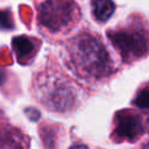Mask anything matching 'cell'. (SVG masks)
<instances>
[{"mask_svg": "<svg viewBox=\"0 0 149 149\" xmlns=\"http://www.w3.org/2000/svg\"><path fill=\"white\" fill-rule=\"evenodd\" d=\"M65 63L76 77L98 81L112 76L115 64L101 41L93 33L81 31L65 43Z\"/></svg>", "mask_w": 149, "mask_h": 149, "instance_id": "cell-1", "label": "cell"}, {"mask_svg": "<svg viewBox=\"0 0 149 149\" xmlns=\"http://www.w3.org/2000/svg\"><path fill=\"white\" fill-rule=\"evenodd\" d=\"M107 37L125 63H133L149 55V20L143 15H129L107 30Z\"/></svg>", "mask_w": 149, "mask_h": 149, "instance_id": "cell-2", "label": "cell"}, {"mask_svg": "<svg viewBox=\"0 0 149 149\" xmlns=\"http://www.w3.org/2000/svg\"><path fill=\"white\" fill-rule=\"evenodd\" d=\"M33 91L35 99L52 112H69L77 105L73 85L58 71L45 70L38 73Z\"/></svg>", "mask_w": 149, "mask_h": 149, "instance_id": "cell-3", "label": "cell"}, {"mask_svg": "<svg viewBox=\"0 0 149 149\" xmlns=\"http://www.w3.org/2000/svg\"><path fill=\"white\" fill-rule=\"evenodd\" d=\"M79 17L80 12L74 0H43L37 7L38 23L50 33L71 29Z\"/></svg>", "mask_w": 149, "mask_h": 149, "instance_id": "cell-4", "label": "cell"}, {"mask_svg": "<svg viewBox=\"0 0 149 149\" xmlns=\"http://www.w3.org/2000/svg\"><path fill=\"white\" fill-rule=\"evenodd\" d=\"M144 132V125L139 114L133 111H122L114 118L113 137L118 141L137 140Z\"/></svg>", "mask_w": 149, "mask_h": 149, "instance_id": "cell-5", "label": "cell"}, {"mask_svg": "<svg viewBox=\"0 0 149 149\" xmlns=\"http://www.w3.org/2000/svg\"><path fill=\"white\" fill-rule=\"evenodd\" d=\"M28 141L16 128L0 119V149H27Z\"/></svg>", "mask_w": 149, "mask_h": 149, "instance_id": "cell-6", "label": "cell"}, {"mask_svg": "<svg viewBox=\"0 0 149 149\" xmlns=\"http://www.w3.org/2000/svg\"><path fill=\"white\" fill-rule=\"evenodd\" d=\"M91 9L97 21L106 22L113 15L115 10V5L112 0H92Z\"/></svg>", "mask_w": 149, "mask_h": 149, "instance_id": "cell-7", "label": "cell"}, {"mask_svg": "<svg viewBox=\"0 0 149 149\" xmlns=\"http://www.w3.org/2000/svg\"><path fill=\"white\" fill-rule=\"evenodd\" d=\"M13 44H14L15 51L17 54V57L21 59L27 57L34 50V44L27 37H16V38H14Z\"/></svg>", "mask_w": 149, "mask_h": 149, "instance_id": "cell-8", "label": "cell"}, {"mask_svg": "<svg viewBox=\"0 0 149 149\" xmlns=\"http://www.w3.org/2000/svg\"><path fill=\"white\" fill-rule=\"evenodd\" d=\"M133 102L137 108L149 112V84L137 91Z\"/></svg>", "mask_w": 149, "mask_h": 149, "instance_id": "cell-9", "label": "cell"}, {"mask_svg": "<svg viewBox=\"0 0 149 149\" xmlns=\"http://www.w3.org/2000/svg\"><path fill=\"white\" fill-rule=\"evenodd\" d=\"M12 27L10 16L6 12H0V29H8Z\"/></svg>", "mask_w": 149, "mask_h": 149, "instance_id": "cell-10", "label": "cell"}, {"mask_svg": "<svg viewBox=\"0 0 149 149\" xmlns=\"http://www.w3.org/2000/svg\"><path fill=\"white\" fill-rule=\"evenodd\" d=\"M70 149H87V147L85 144H73Z\"/></svg>", "mask_w": 149, "mask_h": 149, "instance_id": "cell-11", "label": "cell"}]
</instances>
